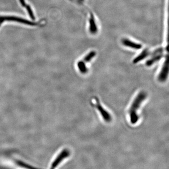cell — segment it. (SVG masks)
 <instances>
[{
	"label": "cell",
	"instance_id": "13",
	"mask_svg": "<svg viewBox=\"0 0 169 169\" xmlns=\"http://www.w3.org/2000/svg\"><path fill=\"white\" fill-rule=\"evenodd\" d=\"M78 1H80V2H84L85 1V0H78Z\"/></svg>",
	"mask_w": 169,
	"mask_h": 169
},
{
	"label": "cell",
	"instance_id": "2",
	"mask_svg": "<svg viewBox=\"0 0 169 169\" xmlns=\"http://www.w3.org/2000/svg\"><path fill=\"white\" fill-rule=\"evenodd\" d=\"M18 24L30 27H38L42 25V22L28 20L20 16L0 14V27L5 23Z\"/></svg>",
	"mask_w": 169,
	"mask_h": 169
},
{
	"label": "cell",
	"instance_id": "1",
	"mask_svg": "<svg viewBox=\"0 0 169 169\" xmlns=\"http://www.w3.org/2000/svg\"><path fill=\"white\" fill-rule=\"evenodd\" d=\"M77 6H79L81 9L83 13L88 19V31L90 35L95 36L97 35L99 32V27L94 14L84 2L80 1L78 0H69Z\"/></svg>",
	"mask_w": 169,
	"mask_h": 169
},
{
	"label": "cell",
	"instance_id": "10",
	"mask_svg": "<svg viewBox=\"0 0 169 169\" xmlns=\"http://www.w3.org/2000/svg\"><path fill=\"white\" fill-rule=\"evenodd\" d=\"M77 66H78V68H79L81 73H83V74H85V73L88 72V68H87V66L85 64V63L83 61L81 60L78 62V63H77Z\"/></svg>",
	"mask_w": 169,
	"mask_h": 169
},
{
	"label": "cell",
	"instance_id": "5",
	"mask_svg": "<svg viewBox=\"0 0 169 169\" xmlns=\"http://www.w3.org/2000/svg\"><path fill=\"white\" fill-rule=\"evenodd\" d=\"M168 73H169V60H168V55L167 54L165 61L162 68L161 71L158 77V80L162 82L166 81L168 77Z\"/></svg>",
	"mask_w": 169,
	"mask_h": 169
},
{
	"label": "cell",
	"instance_id": "3",
	"mask_svg": "<svg viewBox=\"0 0 169 169\" xmlns=\"http://www.w3.org/2000/svg\"><path fill=\"white\" fill-rule=\"evenodd\" d=\"M147 95L144 92H141L134 99L129 110L130 121L132 124L137 123L139 117L137 114V111L141 104L147 98Z\"/></svg>",
	"mask_w": 169,
	"mask_h": 169
},
{
	"label": "cell",
	"instance_id": "6",
	"mask_svg": "<svg viewBox=\"0 0 169 169\" xmlns=\"http://www.w3.org/2000/svg\"><path fill=\"white\" fill-rule=\"evenodd\" d=\"M96 107L97 110L100 113V114H101L102 118L105 121L108 123L110 122L112 120L111 116L110 115V113L101 105L99 101L97 100L96 102Z\"/></svg>",
	"mask_w": 169,
	"mask_h": 169
},
{
	"label": "cell",
	"instance_id": "8",
	"mask_svg": "<svg viewBox=\"0 0 169 169\" xmlns=\"http://www.w3.org/2000/svg\"><path fill=\"white\" fill-rule=\"evenodd\" d=\"M70 154V152L67 150H64L59 155L58 158L56 159L54 162L53 163L52 165L51 169H54L55 167L58 166V164L65 158L68 157Z\"/></svg>",
	"mask_w": 169,
	"mask_h": 169
},
{
	"label": "cell",
	"instance_id": "9",
	"mask_svg": "<svg viewBox=\"0 0 169 169\" xmlns=\"http://www.w3.org/2000/svg\"><path fill=\"white\" fill-rule=\"evenodd\" d=\"M150 56H151V58L150 59L148 60L146 63V66H148V67L152 66L157 62L160 60L163 57L165 56V55L163 54V53H161L150 55Z\"/></svg>",
	"mask_w": 169,
	"mask_h": 169
},
{
	"label": "cell",
	"instance_id": "12",
	"mask_svg": "<svg viewBox=\"0 0 169 169\" xmlns=\"http://www.w3.org/2000/svg\"><path fill=\"white\" fill-rule=\"evenodd\" d=\"M17 163L18 165H20V166L24 167V168H26L27 169H38L37 168H34V167H32V166H30V165H28V164H26V163H24V162H22L20 161L17 162Z\"/></svg>",
	"mask_w": 169,
	"mask_h": 169
},
{
	"label": "cell",
	"instance_id": "4",
	"mask_svg": "<svg viewBox=\"0 0 169 169\" xmlns=\"http://www.w3.org/2000/svg\"><path fill=\"white\" fill-rule=\"evenodd\" d=\"M121 43L124 47L132 50H140L142 49L143 47L142 44L141 43L127 37L122 38L121 39Z\"/></svg>",
	"mask_w": 169,
	"mask_h": 169
},
{
	"label": "cell",
	"instance_id": "11",
	"mask_svg": "<svg viewBox=\"0 0 169 169\" xmlns=\"http://www.w3.org/2000/svg\"><path fill=\"white\" fill-rule=\"evenodd\" d=\"M96 51L94 50L91 51L84 58L83 61L84 63H89L96 56Z\"/></svg>",
	"mask_w": 169,
	"mask_h": 169
},
{
	"label": "cell",
	"instance_id": "7",
	"mask_svg": "<svg viewBox=\"0 0 169 169\" xmlns=\"http://www.w3.org/2000/svg\"><path fill=\"white\" fill-rule=\"evenodd\" d=\"M151 52V51L148 48H145L133 60V63L136 64L145 59L147 57L150 55Z\"/></svg>",
	"mask_w": 169,
	"mask_h": 169
}]
</instances>
